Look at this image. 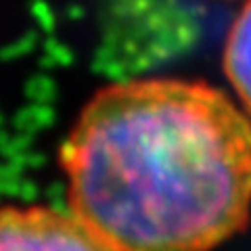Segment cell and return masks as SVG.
<instances>
[{
    "label": "cell",
    "mask_w": 251,
    "mask_h": 251,
    "mask_svg": "<svg viewBox=\"0 0 251 251\" xmlns=\"http://www.w3.org/2000/svg\"><path fill=\"white\" fill-rule=\"evenodd\" d=\"M59 163L67 209L115 251H209L249 222L251 120L207 82L103 86Z\"/></svg>",
    "instance_id": "cell-1"
},
{
    "label": "cell",
    "mask_w": 251,
    "mask_h": 251,
    "mask_svg": "<svg viewBox=\"0 0 251 251\" xmlns=\"http://www.w3.org/2000/svg\"><path fill=\"white\" fill-rule=\"evenodd\" d=\"M0 251H115L69 209L0 207Z\"/></svg>",
    "instance_id": "cell-2"
},
{
    "label": "cell",
    "mask_w": 251,
    "mask_h": 251,
    "mask_svg": "<svg viewBox=\"0 0 251 251\" xmlns=\"http://www.w3.org/2000/svg\"><path fill=\"white\" fill-rule=\"evenodd\" d=\"M224 72L239 94L243 111L251 120V0H247L237 15L226 38Z\"/></svg>",
    "instance_id": "cell-3"
}]
</instances>
